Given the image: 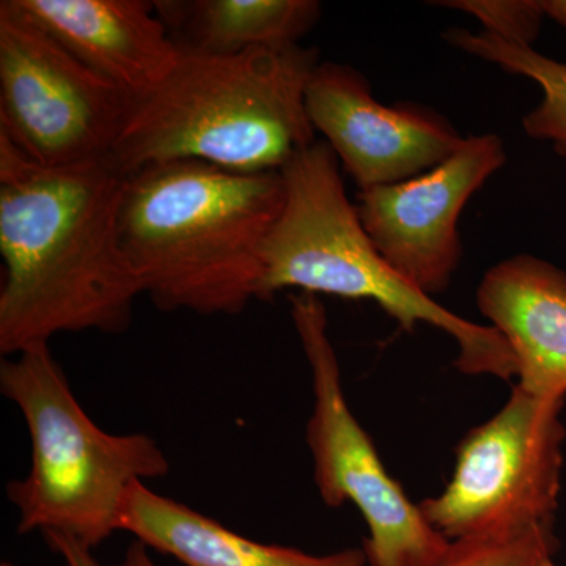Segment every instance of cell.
Segmentation results:
<instances>
[{"mask_svg":"<svg viewBox=\"0 0 566 566\" xmlns=\"http://www.w3.org/2000/svg\"><path fill=\"white\" fill-rule=\"evenodd\" d=\"M125 175L111 161L48 169L0 136V353L54 335L123 334L142 292L120 237Z\"/></svg>","mask_w":566,"mask_h":566,"instance_id":"obj_1","label":"cell"},{"mask_svg":"<svg viewBox=\"0 0 566 566\" xmlns=\"http://www.w3.org/2000/svg\"><path fill=\"white\" fill-rule=\"evenodd\" d=\"M279 172L167 161L125 175L120 237L159 311L237 315L259 300L263 245L283 208Z\"/></svg>","mask_w":566,"mask_h":566,"instance_id":"obj_2","label":"cell"},{"mask_svg":"<svg viewBox=\"0 0 566 566\" xmlns=\"http://www.w3.org/2000/svg\"><path fill=\"white\" fill-rule=\"evenodd\" d=\"M318 63V51L301 44L234 55L181 52L155 92L132 99L109 161L123 175L180 159L279 172L316 142L305 88Z\"/></svg>","mask_w":566,"mask_h":566,"instance_id":"obj_3","label":"cell"},{"mask_svg":"<svg viewBox=\"0 0 566 566\" xmlns=\"http://www.w3.org/2000/svg\"><path fill=\"white\" fill-rule=\"evenodd\" d=\"M281 172L285 200L264 241L260 301L286 289L374 301L408 333L430 324L450 335L463 374L516 376L512 348L494 327L436 303L379 253L346 196L340 163L326 142L297 153Z\"/></svg>","mask_w":566,"mask_h":566,"instance_id":"obj_4","label":"cell"},{"mask_svg":"<svg viewBox=\"0 0 566 566\" xmlns=\"http://www.w3.org/2000/svg\"><path fill=\"white\" fill-rule=\"evenodd\" d=\"M0 390L20 409L32 444L31 471L7 486L18 534L55 532L95 549L120 531L129 488L170 472L151 436L112 434L93 422L50 345L3 359Z\"/></svg>","mask_w":566,"mask_h":566,"instance_id":"obj_5","label":"cell"},{"mask_svg":"<svg viewBox=\"0 0 566 566\" xmlns=\"http://www.w3.org/2000/svg\"><path fill=\"white\" fill-rule=\"evenodd\" d=\"M290 303L314 385V411L305 439L319 497L333 509L352 502L359 510L368 527L364 542L368 566H441L450 539L412 504L353 415L322 301L300 293Z\"/></svg>","mask_w":566,"mask_h":566,"instance_id":"obj_6","label":"cell"},{"mask_svg":"<svg viewBox=\"0 0 566 566\" xmlns=\"http://www.w3.org/2000/svg\"><path fill=\"white\" fill-rule=\"evenodd\" d=\"M132 98L0 2V136L48 169L109 161Z\"/></svg>","mask_w":566,"mask_h":566,"instance_id":"obj_7","label":"cell"},{"mask_svg":"<svg viewBox=\"0 0 566 566\" xmlns=\"http://www.w3.org/2000/svg\"><path fill=\"white\" fill-rule=\"evenodd\" d=\"M564 403L513 386L506 403L457 449L444 491L419 506L447 539L554 523L564 469Z\"/></svg>","mask_w":566,"mask_h":566,"instance_id":"obj_8","label":"cell"},{"mask_svg":"<svg viewBox=\"0 0 566 566\" xmlns=\"http://www.w3.org/2000/svg\"><path fill=\"white\" fill-rule=\"evenodd\" d=\"M505 163L497 134L465 136L460 148L433 169L357 192V216L387 262L433 297L449 289L463 255L461 212Z\"/></svg>","mask_w":566,"mask_h":566,"instance_id":"obj_9","label":"cell"},{"mask_svg":"<svg viewBox=\"0 0 566 566\" xmlns=\"http://www.w3.org/2000/svg\"><path fill=\"white\" fill-rule=\"evenodd\" d=\"M305 109L359 191L427 172L464 140L433 109L379 103L364 74L342 63L315 66L305 88Z\"/></svg>","mask_w":566,"mask_h":566,"instance_id":"obj_10","label":"cell"},{"mask_svg":"<svg viewBox=\"0 0 566 566\" xmlns=\"http://www.w3.org/2000/svg\"><path fill=\"white\" fill-rule=\"evenodd\" d=\"M14 7L133 102L172 74L181 52L155 2L13 0Z\"/></svg>","mask_w":566,"mask_h":566,"instance_id":"obj_11","label":"cell"},{"mask_svg":"<svg viewBox=\"0 0 566 566\" xmlns=\"http://www.w3.org/2000/svg\"><path fill=\"white\" fill-rule=\"evenodd\" d=\"M476 305L512 348L517 387L547 401L566 397V273L538 256H510L488 270Z\"/></svg>","mask_w":566,"mask_h":566,"instance_id":"obj_12","label":"cell"},{"mask_svg":"<svg viewBox=\"0 0 566 566\" xmlns=\"http://www.w3.org/2000/svg\"><path fill=\"white\" fill-rule=\"evenodd\" d=\"M120 531L185 566H368L364 547L315 556L253 542L191 506L155 493L144 482L134 483L126 493Z\"/></svg>","mask_w":566,"mask_h":566,"instance_id":"obj_13","label":"cell"},{"mask_svg":"<svg viewBox=\"0 0 566 566\" xmlns=\"http://www.w3.org/2000/svg\"><path fill=\"white\" fill-rule=\"evenodd\" d=\"M155 9L178 50L200 55L300 44L322 17L314 0H164Z\"/></svg>","mask_w":566,"mask_h":566,"instance_id":"obj_14","label":"cell"},{"mask_svg":"<svg viewBox=\"0 0 566 566\" xmlns=\"http://www.w3.org/2000/svg\"><path fill=\"white\" fill-rule=\"evenodd\" d=\"M444 36L450 46L538 84L543 98L523 118L524 132L536 140L551 142L554 150L566 158V63L485 31L452 29Z\"/></svg>","mask_w":566,"mask_h":566,"instance_id":"obj_15","label":"cell"},{"mask_svg":"<svg viewBox=\"0 0 566 566\" xmlns=\"http://www.w3.org/2000/svg\"><path fill=\"white\" fill-rule=\"evenodd\" d=\"M558 547L554 523L450 542L441 566H542Z\"/></svg>","mask_w":566,"mask_h":566,"instance_id":"obj_16","label":"cell"},{"mask_svg":"<svg viewBox=\"0 0 566 566\" xmlns=\"http://www.w3.org/2000/svg\"><path fill=\"white\" fill-rule=\"evenodd\" d=\"M434 6L471 14L491 35L531 48L546 18L538 0H450Z\"/></svg>","mask_w":566,"mask_h":566,"instance_id":"obj_17","label":"cell"},{"mask_svg":"<svg viewBox=\"0 0 566 566\" xmlns=\"http://www.w3.org/2000/svg\"><path fill=\"white\" fill-rule=\"evenodd\" d=\"M43 535L48 545L63 558L66 566H103L99 564L98 558L93 556L91 547L81 545L80 542L71 538V536L55 534V532H48V534Z\"/></svg>","mask_w":566,"mask_h":566,"instance_id":"obj_18","label":"cell"},{"mask_svg":"<svg viewBox=\"0 0 566 566\" xmlns=\"http://www.w3.org/2000/svg\"><path fill=\"white\" fill-rule=\"evenodd\" d=\"M114 566H158L153 562L148 547L144 543L134 539L128 549H126L125 557L120 564Z\"/></svg>","mask_w":566,"mask_h":566,"instance_id":"obj_19","label":"cell"},{"mask_svg":"<svg viewBox=\"0 0 566 566\" xmlns=\"http://www.w3.org/2000/svg\"><path fill=\"white\" fill-rule=\"evenodd\" d=\"M547 18L566 29V0H542Z\"/></svg>","mask_w":566,"mask_h":566,"instance_id":"obj_20","label":"cell"},{"mask_svg":"<svg viewBox=\"0 0 566 566\" xmlns=\"http://www.w3.org/2000/svg\"><path fill=\"white\" fill-rule=\"evenodd\" d=\"M542 566H556V565H554L553 558H549V560H546L545 564H543Z\"/></svg>","mask_w":566,"mask_h":566,"instance_id":"obj_21","label":"cell"},{"mask_svg":"<svg viewBox=\"0 0 566 566\" xmlns=\"http://www.w3.org/2000/svg\"><path fill=\"white\" fill-rule=\"evenodd\" d=\"M0 566H14V565L9 564V562H3V564Z\"/></svg>","mask_w":566,"mask_h":566,"instance_id":"obj_22","label":"cell"}]
</instances>
